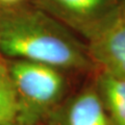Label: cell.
Listing matches in <instances>:
<instances>
[{
  "label": "cell",
  "mask_w": 125,
  "mask_h": 125,
  "mask_svg": "<svg viewBox=\"0 0 125 125\" xmlns=\"http://www.w3.org/2000/svg\"><path fill=\"white\" fill-rule=\"evenodd\" d=\"M0 54L55 68L83 67L85 62L78 45L61 26L30 10L0 15Z\"/></svg>",
  "instance_id": "6da1fadb"
},
{
  "label": "cell",
  "mask_w": 125,
  "mask_h": 125,
  "mask_svg": "<svg viewBox=\"0 0 125 125\" xmlns=\"http://www.w3.org/2000/svg\"><path fill=\"white\" fill-rule=\"evenodd\" d=\"M10 70L18 102L15 123L32 125L60 100L64 78L57 68L31 61L17 60Z\"/></svg>",
  "instance_id": "7a4b0ae2"
},
{
  "label": "cell",
  "mask_w": 125,
  "mask_h": 125,
  "mask_svg": "<svg viewBox=\"0 0 125 125\" xmlns=\"http://www.w3.org/2000/svg\"><path fill=\"white\" fill-rule=\"evenodd\" d=\"M90 52L103 73L125 77V14L113 13L93 28Z\"/></svg>",
  "instance_id": "3957f363"
},
{
  "label": "cell",
  "mask_w": 125,
  "mask_h": 125,
  "mask_svg": "<svg viewBox=\"0 0 125 125\" xmlns=\"http://www.w3.org/2000/svg\"><path fill=\"white\" fill-rule=\"evenodd\" d=\"M56 125H109L108 115L99 93L85 90L64 107Z\"/></svg>",
  "instance_id": "277c9868"
},
{
  "label": "cell",
  "mask_w": 125,
  "mask_h": 125,
  "mask_svg": "<svg viewBox=\"0 0 125 125\" xmlns=\"http://www.w3.org/2000/svg\"><path fill=\"white\" fill-rule=\"evenodd\" d=\"M99 95L115 125H125V77L103 73L99 80Z\"/></svg>",
  "instance_id": "5b68a950"
},
{
  "label": "cell",
  "mask_w": 125,
  "mask_h": 125,
  "mask_svg": "<svg viewBox=\"0 0 125 125\" xmlns=\"http://www.w3.org/2000/svg\"><path fill=\"white\" fill-rule=\"evenodd\" d=\"M18 102L10 67L0 54V124L15 123Z\"/></svg>",
  "instance_id": "8992f818"
},
{
  "label": "cell",
  "mask_w": 125,
  "mask_h": 125,
  "mask_svg": "<svg viewBox=\"0 0 125 125\" xmlns=\"http://www.w3.org/2000/svg\"><path fill=\"white\" fill-rule=\"evenodd\" d=\"M65 10L76 15H90L98 10L105 0H55Z\"/></svg>",
  "instance_id": "52a82bcc"
},
{
  "label": "cell",
  "mask_w": 125,
  "mask_h": 125,
  "mask_svg": "<svg viewBox=\"0 0 125 125\" xmlns=\"http://www.w3.org/2000/svg\"><path fill=\"white\" fill-rule=\"evenodd\" d=\"M17 1H19V0H0V2L7 3V4H10V3H15V2H17Z\"/></svg>",
  "instance_id": "ba28073f"
},
{
  "label": "cell",
  "mask_w": 125,
  "mask_h": 125,
  "mask_svg": "<svg viewBox=\"0 0 125 125\" xmlns=\"http://www.w3.org/2000/svg\"><path fill=\"white\" fill-rule=\"evenodd\" d=\"M122 10L124 11V14H125V0H123V10Z\"/></svg>",
  "instance_id": "9c48e42d"
},
{
  "label": "cell",
  "mask_w": 125,
  "mask_h": 125,
  "mask_svg": "<svg viewBox=\"0 0 125 125\" xmlns=\"http://www.w3.org/2000/svg\"><path fill=\"white\" fill-rule=\"evenodd\" d=\"M0 125H17L16 123H7V124H0Z\"/></svg>",
  "instance_id": "30bf717a"
}]
</instances>
